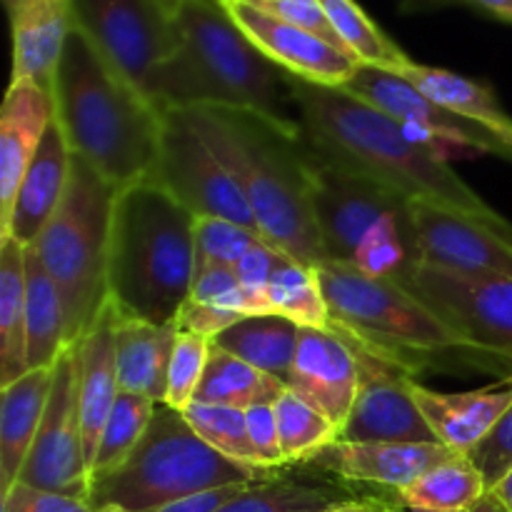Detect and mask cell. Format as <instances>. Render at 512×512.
Masks as SVG:
<instances>
[{
	"mask_svg": "<svg viewBox=\"0 0 512 512\" xmlns=\"http://www.w3.org/2000/svg\"><path fill=\"white\" fill-rule=\"evenodd\" d=\"M303 138L315 153L393 190L408 203H433L455 213L512 228L485 203L443 155L410 138L408 130L343 88L290 78Z\"/></svg>",
	"mask_w": 512,
	"mask_h": 512,
	"instance_id": "6da1fadb",
	"label": "cell"
},
{
	"mask_svg": "<svg viewBox=\"0 0 512 512\" xmlns=\"http://www.w3.org/2000/svg\"><path fill=\"white\" fill-rule=\"evenodd\" d=\"M180 45L155 68L145 95L163 110L230 108L303 133L288 73L270 63L235 25L220 0H178Z\"/></svg>",
	"mask_w": 512,
	"mask_h": 512,
	"instance_id": "7a4b0ae2",
	"label": "cell"
},
{
	"mask_svg": "<svg viewBox=\"0 0 512 512\" xmlns=\"http://www.w3.org/2000/svg\"><path fill=\"white\" fill-rule=\"evenodd\" d=\"M318 278L333 318L330 333L355 340L413 378L460 370H478L500 380L512 375V365L470 343L408 285L373 278L338 260H325Z\"/></svg>",
	"mask_w": 512,
	"mask_h": 512,
	"instance_id": "3957f363",
	"label": "cell"
},
{
	"mask_svg": "<svg viewBox=\"0 0 512 512\" xmlns=\"http://www.w3.org/2000/svg\"><path fill=\"white\" fill-rule=\"evenodd\" d=\"M185 115L240 185L268 245L318 270L325 253L310 203L303 133L245 110L190 108Z\"/></svg>",
	"mask_w": 512,
	"mask_h": 512,
	"instance_id": "277c9868",
	"label": "cell"
},
{
	"mask_svg": "<svg viewBox=\"0 0 512 512\" xmlns=\"http://www.w3.org/2000/svg\"><path fill=\"white\" fill-rule=\"evenodd\" d=\"M55 120L70 153L113 188L153 175L163 113L118 73L80 30L65 43L53 83Z\"/></svg>",
	"mask_w": 512,
	"mask_h": 512,
	"instance_id": "5b68a950",
	"label": "cell"
},
{
	"mask_svg": "<svg viewBox=\"0 0 512 512\" xmlns=\"http://www.w3.org/2000/svg\"><path fill=\"white\" fill-rule=\"evenodd\" d=\"M195 280V215L153 175L115 193L108 300L130 318L175 323Z\"/></svg>",
	"mask_w": 512,
	"mask_h": 512,
	"instance_id": "8992f818",
	"label": "cell"
},
{
	"mask_svg": "<svg viewBox=\"0 0 512 512\" xmlns=\"http://www.w3.org/2000/svg\"><path fill=\"white\" fill-rule=\"evenodd\" d=\"M268 470L245 468L205 445L183 413L158 403L148 430L128 460L90 488L93 510L123 508L155 512L165 505L210 488L235 483H263Z\"/></svg>",
	"mask_w": 512,
	"mask_h": 512,
	"instance_id": "52a82bcc",
	"label": "cell"
},
{
	"mask_svg": "<svg viewBox=\"0 0 512 512\" xmlns=\"http://www.w3.org/2000/svg\"><path fill=\"white\" fill-rule=\"evenodd\" d=\"M118 188L73 155L70 183L58 210L30 248L58 285L68 340L78 343L108 303V240Z\"/></svg>",
	"mask_w": 512,
	"mask_h": 512,
	"instance_id": "ba28073f",
	"label": "cell"
},
{
	"mask_svg": "<svg viewBox=\"0 0 512 512\" xmlns=\"http://www.w3.org/2000/svg\"><path fill=\"white\" fill-rule=\"evenodd\" d=\"M173 10V0H73L75 30L140 93L180 45Z\"/></svg>",
	"mask_w": 512,
	"mask_h": 512,
	"instance_id": "9c48e42d",
	"label": "cell"
},
{
	"mask_svg": "<svg viewBox=\"0 0 512 512\" xmlns=\"http://www.w3.org/2000/svg\"><path fill=\"white\" fill-rule=\"evenodd\" d=\"M153 178L160 180L195 218L230 220L263 238L240 185L200 138L185 110H163V133Z\"/></svg>",
	"mask_w": 512,
	"mask_h": 512,
	"instance_id": "30bf717a",
	"label": "cell"
},
{
	"mask_svg": "<svg viewBox=\"0 0 512 512\" xmlns=\"http://www.w3.org/2000/svg\"><path fill=\"white\" fill-rule=\"evenodd\" d=\"M343 90L393 118L408 130L410 138L428 145L445 160H448L450 148H465L512 163V148L498 135L430 100L400 73L373 68V65H358Z\"/></svg>",
	"mask_w": 512,
	"mask_h": 512,
	"instance_id": "8fae6325",
	"label": "cell"
},
{
	"mask_svg": "<svg viewBox=\"0 0 512 512\" xmlns=\"http://www.w3.org/2000/svg\"><path fill=\"white\" fill-rule=\"evenodd\" d=\"M310 203L325 260L353 263L365 233L388 215L410 213V203L375 180L323 158L308 145Z\"/></svg>",
	"mask_w": 512,
	"mask_h": 512,
	"instance_id": "7c38bea8",
	"label": "cell"
},
{
	"mask_svg": "<svg viewBox=\"0 0 512 512\" xmlns=\"http://www.w3.org/2000/svg\"><path fill=\"white\" fill-rule=\"evenodd\" d=\"M18 483L90 500V470L85 460L75 345L65 348L55 360L48 408L40 420L33 450L20 470Z\"/></svg>",
	"mask_w": 512,
	"mask_h": 512,
	"instance_id": "4fadbf2b",
	"label": "cell"
},
{
	"mask_svg": "<svg viewBox=\"0 0 512 512\" xmlns=\"http://www.w3.org/2000/svg\"><path fill=\"white\" fill-rule=\"evenodd\" d=\"M408 288L470 343L512 365V278H475L418 263Z\"/></svg>",
	"mask_w": 512,
	"mask_h": 512,
	"instance_id": "5bb4252c",
	"label": "cell"
},
{
	"mask_svg": "<svg viewBox=\"0 0 512 512\" xmlns=\"http://www.w3.org/2000/svg\"><path fill=\"white\" fill-rule=\"evenodd\" d=\"M338 338L353 350L355 363H358V395L338 440L438 443L410 393V383L418 378L378 358L355 340L343 338V335Z\"/></svg>",
	"mask_w": 512,
	"mask_h": 512,
	"instance_id": "9a60e30c",
	"label": "cell"
},
{
	"mask_svg": "<svg viewBox=\"0 0 512 512\" xmlns=\"http://www.w3.org/2000/svg\"><path fill=\"white\" fill-rule=\"evenodd\" d=\"M410 218L418 263L475 278H512V228L433 203H410Z\"/></svg>",
	"mask_w": 512,
	"mask_h": 512,
	"instance_id": "2e32d148",
	"label": "cell"
},
{
	"mask_svg": "<svg viewBox=\"0 0 512 512\" xmlns=\"http://www.w3.org/2000/svg\"><path fill=\"white\" fill-rule=\"evenodd\" d=\"M223 5L235 25L248 35L250 43L290 78L325 85V88H343L358 70L360 63L350 53L308 30L263 13L248 0H233Z\"/></svg>",
	"mask_w": 512,
	"mask_h": 512,
	"instance_id": "e0dca14e",
	"label": "cell"
},
{
	"mask_svg": "<svg viewBox=\"0 0 512 512\" xmlns=\"http://www.w3.org/2000/svg\"><path fill=\"white\" fill-rule=\"evenodd\" d=\"M458 455L455 450L440 443H353V440H335L318 453L310 455L303 465L335 475L350 483H370L380 488L403 490L410 483Z\"/></svg>",
	"mask_w": 512,
	"mask_h": 512,
	"instance_id": "ac0fdd59",
	"label": "cell"
},
{
	"mask_svg": "<svg viewBox=\"0 0 512 512\" xmlns=\"http://www.w3.org/2000/svg\"><path fill=\"white\" fill-rule=\"evenodd\" d=\"M288 393L343 430L358 395V363L353 350L330 330L303 328L290 368Z\"/></svg>",
	"mask_w": 512,
	"mask_h": 512,
	"instance_id": "d6986e66",
	"label": "cell"
},
{
	"mask_svg": "<svg viewBox=\"0 0 512 512\" xmlns=\"http://www.w3.org/2000/svg\"><path fill=\"white\" fill-rule=\"evenodd\" d=\"M53 120V90L30 80H10L0 108V233L8 225L20 183Z\"/></svg>",
	"mask_w": 512,
	"mask_h": 512,
	"instance_id": "ffe728a7",
	"label": "cell"
},
{
	"mask_svg": "<svg viewBox=\"0 0 512 512\" xmlns=\"http://www.w3.org/2000/svg\"><path fill=\"white\" fill-rule=\"evenodd\" d=\"M415 403L428 420L435 440L460 455L478 448L512 405V375L488 388L465 393H440L420 380L410 383Z\"/></svg>",
	"mask_w": 512,
	"mask_h": 512,
	"instance_id": "44dd1931",
	"label": "cell"
},
{
	"mask_svg": "<svg viewBox=\"0 0 512 512\" xmlns=\"http://www.w3.org/2000/svg\"><path fill=\"white\" fill-rule=\"evenodd\" d=\"M13 35V80L53 90L65 43L75 30L73 0H5Z\"/></svg>",
	"mask_w": 512,
	"mask_h": 512,
	"instance_id": "7402d4cb",
	"label": "cell"
},
{
	"mask_svg": "<svg viewBox=\"0 0 512 512\" xmlns=\"http://www.w3.org/2000/svg\"><path fill=\"white\" fill-rule=\"evenodd\" d=\"M118 308L105 303L98 318L93 320L83 338L75 343L78 350V393H80V418H83V443L88 470L93 465L98 450L100 433L108 423L120 395L118 380V353H115V325H118Z\"/></svg>",
	"mask_w": 512,
	"mask_h": 512,
	"instance_id": "603a6c76",
	"label": "cell"
},
{
	"mask_svg": "<svg viewBox=\"0 0 512 512\" xmlns=\"http://www.w3.org/2000/svg\"><path fill=\"white\" fill-rule=\"evenodd\" d=\"M70 163H73V153L68 148V140H65L58 120H53L33 165L20 183L13 213L0 233V240L13 238L23 248H30L38 240L68 190Z\"/></svg>",
	"mask_w": 512,
	"mask_h": 512,
	"instance_id": "cb8c5ba5",
	"label": "cell"
},
{
	"mask_svg": "<svg viewBox=\"0 0 512 512\" xmlns=\"http://www.w3.org/2000/svg\"><path fill=\"white\" fill-rule=\"evenodd\" d=\"M178 335V323L158 325L120 313L118 325H115L120 390L145 395L155 403H165L170 360H173Z\"/></svg>",
	"mask_w": 512,
	"mask_h": 512,
	"instance_id": "d4e9b609",
	"label": "cell"
},
{
	"mask_svg": "<svg viewBox=\"0 0 512 512\" xmlns=\"http://www.w3.org/2000/svg\"><path fill=\"white\" fill-rule=\"evenodd\" d=\"M50 388L53 368H35L0 393V495L18 483L48 408Z\"/></svg>",
	"mask_w": 512,
	"mask_h": 512,
	"instance_id": "484cf974",
	"label": "cell"
},
{
	"mask_svg": "<svg viewBox=\"0 0 512 512\" xmlns=\"http://www.w3.org/2000/svg\"><path fill=\"white\" fill-rule=\"evenodd\" d=\"M403 78H408L420 93L428 95L443 108L483 125L493 135H498L505 145L512 148V115L503 108L493 88L485 83H478L473 78L453 73L445 68H433V65L410 63L403 70Z\"/></svg>",
	"mask_w": 512,
	"mask_h": 512,
	"instance_id": "4316f807",
	"label": "cell"
},
{
	"mask_svg": "<svg viewBox=\"0 0 512 512\" xmlns=\"http://www.w3.org/2000/svg\"><path fill=\"white\" fill-rule=\"evenodd\" d=\"M25 328L30 370L53 368L60 353L70 348L63 298L33 248H25Z\"/></svg>",
	"mask_w": 512,
	"mask_h": 512,
	"instance_id": "83f0119b",
	"label": "cell"
},
{
	"mask_svg": "<svg viewBox=\"0 0 512 512\" xmlns=\"http://www.w3.org/2000/svg\"><path fill=\"white\" fill-rule=\"evenodd\" d=\"M300 330H303L300 325L280 315H250L218 335L213 343L253 368L273 375L288 388Z\"/></svg>",
	"mask_w": 512,
	"mask_h": 512,
	"instance_id": "f1b7e54d",
	"label": "cell"
},
{
	"mask_svg": "<svg viewBox=\"0 0 512 512\" xmlns=\"http://www.w3.org/2000/svg\"><path fill=\"white\" fill-rule=\"evenodd\" d=\"M25 328V248L13 238L0 240V385L28 373Z\"/></svg>",
	"mask_w": 512,
	"mask_h": 512,
	"instance_id": "f546056e",
	"label": "cell"
},
{
	"mask_svg": "<svg viewBox=\"0 0 512 512\" xmlns=\"http://www.w3.org/2000/svg\"><path fill=\"white\" fill-rule=\"evenodd\" d=\"M285 393L288 388L273 375L253 368L250 363L235 358L228 350L213 343L208 370H205V378L193 403L250 410L255 405H275V400L283 398Z\"/></svg>",
	"mask_w": 512,
	"mask_h": 512,
	"instance_id": "4dcf8cb0",
	"label": "cell"
},
{
	"mask_svg": "<svg viewBox=\"0 0 512 512\" xmlns=\"http://www.w3.org/2000/svg\"><path fill=\"white\" fill-rule=\"evenodd\" d=\"M488 495L483 475L468 455H453L398 490V503L415 510L470 512Z\"/></svg>",
	"mask_w": 512,
	"mask_h": 512,
	"instance_id": "1f68e13d",
	"label": "cell"
},
{
	"mask_svg": "<svg viewBox=\"0 0 512 512\" xmlns=\"http://www.w3.org/2000/svg\"><path fill=\"white\" fill-rule=\"evenodd\" d=\"M320 5L328 13L340 43L360 65L403 73L413 63L410 55L388 38L355 0H320Z\"/></svg>",
	"mask_w": 512,
	"mask_h": 512,
	"instance_id": "d6a6232c",
	"label": "cell"
},
{
	"mask_svg": "<svg viewBox=\"0 0 512 512\" xmlns=\"http://www.w3.org/2000/svg\"><path fill=\"white\" fill-rule=\"evenodd\" d=\"M268 303L273 315L293 320L300 328L330 330L333 325L318 270L293 258H283L275 268L268 285Z\"/></svg>",
	"mask_w": 512,
	"mask_h": 512,
	"instance_id": "836d02e7",
	"label": "cell"
},
{
	"mask_svg": "<svg viewBox=\"0 0 512 512\" xmlns=\"http://www.w3.org/2000/svg\"><path fill=\"white\" fill-rule=\"evenodd\" d=\"M155 408H158L155 400L120 390L113 413H110L108 423H105L103 433H100L93 465H90V488H93L95 480L118 470L133 455L140 438L148 430L150 420H153Z\"/></svg>",
	"mask_w": 512,
	"mask_h": 512,
	"instance_id": "e575fe53",
	"label": "cell"
},
{
	"mask_svg": "<svg viewBox=\"0 0 512 512\" xmlns=\"http://www.w3.org/2000/svg\"><path fill=\"white\" fill-rule=\"evenodd\" d=\"M183 418L188 420L193 433L205 445H210L215 453L233 460V463L245 465V468L265 470L260 465L258 453H255L253 440H250L245 410L225 408V405L190 403L183 410ZM268 473H273V470H268Z\"/></svg>",
	"mask_w": 512,
	"mask_h": 512,
	"instance_id": "d590c367",
	"label": "cell"
},
{
	"mask_svg": "<svg viewBox=\"0 0 512 512\" xmlns=\"http://www.w3.org/2000/svg\"><path fill=\"white\" fill-rule=\"evenodd\" d=\"M343 500L338 488L295 478H270L253 485L220 512H320Z\"/></svg>",
	"mask_w": 512,
	"mask_h": 512,
	"instance_id": "8d00e7d4",
	"label": "cell"
},
{
	"mask_svg": "<svg viewBox=\"0 0 512 512\" xmlns=\"http://www.w3.org/2000/svg\"><path fill=\"white\" fill-rule=\"evenodd\" d=\"M273 408L285 465H303L310 455L340 438V430L325 415L295 398L293 393H285L283 398L275 400Z\"/></svg>",
	"mask_w": 512,
	"mask_h": 512,
	"instance_id": "74e56055",
	"label": "cell"
},
{
	"mask_svg": "<svg viewBox=\"0 0 512 512\" xmlns=\"http://www.w3.org/2000/svg\"><path fill=\"white\" fill-rule=\"evenodd\" d=\"M258 243L265 240L238 223L223 218H195V275L210 268H235Z\"/></svg>",
	"mask_w": 512,
	"mask_h": 512,
	"instance_id": "f35d334b",
	"label": "cell"
},
{
	"mask_svg": "<svg viewBox=\"0 0 512 512\" xmlns=\"http://www.w3.org/2000/svg\"><path fill=\"white\" fill-rule=\"evenodd\" d=\"M210 350H213V340L180 330L178 343H175L173 350V360H170L165 405L183 413L193 403L195 393H198L200 383L205 378V370H208Z\"/></svg>",
	"mask_w": 512,
	"mask_h": 512,
	"instance_id": "ab89813d",
	"label": "cell"
},
{
	"mask_svg": "<svg viewBox=\"0 0 512 512\" xmlns=\"http://www.w3.org/2000/svg\"><path fill=\"white\" fill-rule=\"evenodd\" d=\"M283 258H288V255L280 253L278 248L268 243H258L233 268L240 280V288H243L245 298H248L250 315H273L268 303V285L275 268L283 263Z\"/></svg>",
	"mask_w": 512,
	"mask_h": 512,
	"instance_id": "60d3db41",
	"label": "cell"
},
{
	"mask_svg": "<svg viewBox=\"0 0 512 512\" xmlns=\"http://www.w3.org/2000/svg\"><path fill=\"white\" fill-rule=\"evenodd\" d=\"M248 3H253L255 8L273 15V18L285 20V23L295 25V28L308 30V33L333 43L335 48L345 50V45L340 43L338 33H335L333 23H330L328 13H325V8L320 5V0H248ZM345 53H348V50H345Z\"/></svg>",
	"mask_w": 512,
	"mask_h": 512,
	"instance_id": "b9f144b4",
	"label": "cell"
},
{
	"mask_svg": "<svg viewBox=\"0 0 512 512\" xmlns=\"http://www.w3.org/2000/svg\"><path fill=\"white\" fill-rule=\"evenodd\" d=\"M468 458L480 470L490 493L512 468V405L508 408V413L500 418V423L495 425L493 433L478 448L470 450Z\"/></svg>",
	"mask_w": 512,
	"mask_h": 512,
	"instance_id": "7bdbcfd3",
	"label": "cell"
},
{
	"mask_svg": "<svg viewBox=\"0 0 512 512\" xmlns=\"http://www.w3.org/2000/svg\"><path fill=\"white\" fill-rule=\"evenodd\" d=\"M190 298L200 300V303L218 305V308L235 310L250 318L248 298H245L240 280L233 268H210L195 275L193 288H190Z\"/></svg>",
	"mask_w": 512,
	"mask_h": 512,
	"instance_id": "ee69618b",
	"label": "cell"
},
{
	"mask_svg": "<svg viewBox=\"0 0 512 512\" xmlns=\"http://www.w3.org/2000/svg\"><path fill=\"white\" fill-rule=\"evenodd\" d=\"M3 512H95L88 500L15 483L3 495Z\"/></svg>",
	"mask_w": 512,
	"mask_h": 512,
	"instance_id": "f6af8a7d",
	"label": "cell"
},
{
	"mask_svg": "<svg viewBox=\"0 0 512 512\" xmlns=\"http://www.w3.org/2000/svg\"><path fill=\"white\" fill-rule=\"evenodd\" d=\"M245 318H248V315L188 298L183 303V308H180L175 323H178V328L183 330V333H193L200 335V338L215 340L218 335H223L225 330L233 328L235 323H240V320Z\"/></svg>",
	"mask_w": 512,
	"mask_h": 512,
	"instance_id": "bcb514c9",
	"label": "cell"
},
{
	"mask_svg": "<svg viewBox=\"0 0 512 512\" xmlns=\"http://www.w3.org/2000/svg\"><path fill=\"white\" fill-rule=\"evenodd\" d=\"M248 418V433L253 440V448L258 453L260 465L265 470H280L285 468L283 448H280V433L278 420H275L273 405H255V408L245 410Z\"/></svg>",
	"mask_w": 512,
	"mask_h": 512,
	"instance_id": "7dc6e473",
	"label": "cell"
},
{
	"mask_svg": "<svg viewBox=\"0 0 512 512\" xmlns=\"http://www.w3.org/2000/svg\"><path fill=\"white\" fill-rule=\"evenodd\" d=\"M258 483H235V485H223V488H210L203 493L188 495L183 500H175V503L165 505V508L155 512H220L228 503H233L238 495H243L245 490L253 488Z\"/></svg>",
	"mask_w": 512,
	"mask_h": 512,
	"instance_id": "c3c4849f",
	"label": "cell"
},
{
	"mask_svg": "<svg viewBox=\"0 0 512 512\" xmlns=\"http://www.w3.org/2000/svg\"><path fill=\"white\" fill-rule=\"evenodd\" d=\"M440 5V3H463L480 13L493 15L495 20L512 23V0H415V5Z\"/></svg>",
	"mask_w": 512,
	"mask_h": 512,
	"instance_id": "681fc988",
	"label": "cell"
},
{
	"mask_svg": "<svg viewBox=\"0 0 512 512\" xmlns=\"http://www.w3.org/2000/svg\"><path fill=\"white\" fill-rule=\"evenodd\" d=\"M398 505H388L378 498H358V500H338L330 508L320 512H393Z\"/></svg>",
	"mask_w": 512,
	"mask_h": 512,
	"instance_id": "f907efd6",
	"label": "cell"
},
{
	"mask_svg": "<svg viewBox=\"0 0 512 512\" xmlns=\"http://www.w3.org/2000/svg\"><path fill=\"white\" fill-rule=\"evenodd\" d=\"M490 495H493V498L498 500L505 510L512 512V468L505 473V478L500 480L493 490H490Z\"/></svg>",
	"mask_w": 512,
	"mask_h": 512,
	"instance_id": "816d5d0a",
	"label": "cell"
},
{
	"mask_svg": "<svg viewBox=\"0 0 512 512\" xmlns=\"http://www.w3.org/2000/svg\"><path fill=\"white\" fill-rule=\"evenodd\" d=\"M470 512H508V510H505L503 508V505H500L498 503V500H495L493 498V495H485V498L483 500H480V503L478 505H475V508L473 510H470Z\"/></svg>",
	"mask_w": 512,
	"mask_h": 512,
	"instance_id": "f5cc1de1",
	"label": "cell"
},
{
	"mask_svg": "<svg viewBox=\"0 0 512 512\" xmlns=\"http://www.w3.org/2000/svg\"><path fill=\"white\" fill-rule=\"evenodd\" d=\"M393 512H433V510H415V508H405V505H398Z\"/></svg>",
	"mask_w": 512,
	"mask_h": 512,
	"instance_id": "db71d44e",
	"label": "cell"
},
{
	"mask_svg": "<svg viewBox=\"0 0 512 512\" xmlns=\"http://www.w3.org/2000/svg\"><path fill=\"white\" fill-rule=\"evenodd\" d=\"M98 512H130V510H123V508H103V510H98Z\"/></svg>",
	"mask_w": 512,
	"mask_h": 512,
	"instance_id": "11a10c76",
	"label": "cell"
},
{
	"mask_svg": "<svg viewBox=\"0 0 512 512\" xmlns=\"http://www.w3.org/2000/svg\"><path fill=\"white\" fill-rule=\"evenodd\" d=\"M220 3H233V0H220Z\"/></svg>",
	"mask_w": 512,
	"mask_h": 512,
	"instance_id": "9f6ffc18",
	"label": "cell"
},
{
	"mask_svg": "<svg viewBox=\"0 0 512 512\" xmlns=\"http://www.w3.org/2000/svg\"><path fill=\"white\" fill-rule=\"evenodd\" d=\"M173 3H178V0H173Z\"/></svg>",
	"mask_w": 512,
	"mask_h": 512,
	"instance_id": "6f0895ef",
	"label": "cell"
}]
</instances>
